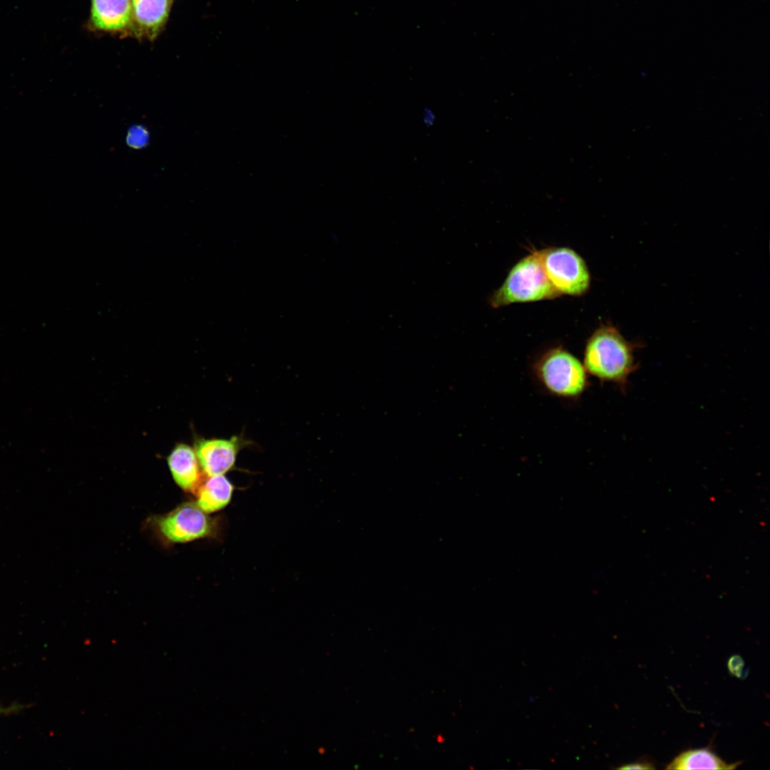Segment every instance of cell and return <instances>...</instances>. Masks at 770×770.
Returning <instances> with one entry per match:
<instances>
[{
    "instance_id": "obj_1",
    "label": "cell",
    "mask_w": 770,
    "mask_h": 770,
    "mask_svg": "<svg viewBox=\"0 0 770 770\" xmlns=\"http://www.w3.org/2000/svg\"><path fill=\"white\" fill-rule=\"evenodd\" d=\"M582 363L588 375L622 388L638 367L633 344L612 325L601 326L589 337Z\"/></svg>"
},
{
    "instance_id": "obj_2",
    "label": "cell",
    "mask_w": 770,
    "mask_h": 770,
    "mask_svg": "<svg viewBox=\"0 0 770 770\" xmlns=\"http://www.w3.org/2000/svg\"><path fill=\"white\" fill-rule=\"evenodd\" d=\"M532 371L548 394L560 399H576L588 388L589 375L582 361L560 346L551 348L537 357Z\"/></svg>"
},
{
    "instance_id": "obj_3",
    "label": "cell",
    "mask_w": 770,
    "mask_h": 770,
    "mask_svg": "<svg viewBox=\"0 0 770 770\" xmlns=\"http://www.w3.org/2000/svg\"><path fill=\"white\" fill-rule=\"evenodd\" d=\"M560 295L548 279L534 252L513 266L489 302L493 307L498 308L512 303L553 299Z\"/></svg>"
},
{
    "instance_id": "obj_4",
    "label": "cell",
    "mask_w": 770,
    "mask_h": 770,
    "mask_svg": "<svg viewBox=\"0 0 770 770\" xmlns=\"http://www.w3.org/2000/svg\"><path fill=\"white\" fill-rule=\"evenodd\" d=\"M551 284L561 295L580 296L590 287V276L583 259L568 247H550L536 251Z\"/></svg>"
},
{
    "instance_id": "obj_5",
    "label": "cell",
    "mask_w": 770,
    "mask_h": 770,
    "mask_svg": "<svg viewBox=\"0 0 770 770\" xmlns=\"http://www.w3.org/2000/svg\"><path fill=\"white\" fill-rule=\"evenodd\" d=\"M158 535L170 543H186L205 538L212 532V523L197 503H187L171 512L155 517Z\"/></svg>"
},
{
    "instance_id": "obj_6",
    "label": "cell",
    "mask_w": 770,
    "mask_h": 770,
    "mask_svg": "<svg viewBox=\"0 0 770 770\" xmlns=\"http://www.w3.org/2000/svg\"><path fill=\"white\" fill-rule=\"evenodd\" d=\"M244 444L237 436L230 439H200L195 444V452L200 467L208 476L224 475L235 466Z\"/></svg>"
},
{
    "instance_id": "obj_7",
    "label": "cell",
    "mask_w": 770,
    "mask_h": 770,
    "mask_svg": "<svg viewBox=\"0 0 770 770\" xmlns=\"http://www.w3.org/2000/svg\"><path fill=\"white\" fill-rule=\"evenodd\" d=\"M91 21L101 31H120L133 25L130 0H91Z\"/></svg>"
},
{
    "instance_id": "obj_8",
    "label": "cell",
    "mask_w": 770,
    "mask_h": 770,
    "mask_svg": "<svg viewBox=\"0 0 770 770\" xmlns=\"http://www.w3.org/2000/svg\"><path fill=\"white\" fill-rule=\"evenodd\" d=\"M172 476L182 489L195 491L200 480V464L195 452L189 446L177 445L168 458Z\"/></svg>"
},
{
    "instance_id": "obj_9",
    "label": "cell",
    "mask_w": 770,
    "mask_h": 770,
    "mask_svg": "<svg viewBox=\"0 0 770 770\" xmlns=\"http://www.w3.org/2000/svg\"><path fill=\"white\" fill-rule=\"evenodd\" d=\"M133 24L147 36L154 38L165 23L170 0H130Z\"/></svg>"
},
{
    "instance_id": "obj_10",
    "label": "cell",
    "mask_w": 770,
    "mask_h": 770,
    "mask_svg": "<svg viewBox=\"0 0 770 770\" xmlns=\"http://www.w3.org/2000/svg\"><path fill=\"white\" fill-rule=\"evenodd\" d=\"M198 488L196 503L206 513L225 507L233 493L232 484L224 475L208 476Z\"/></svg>"
},
{
    "instance_id": "obj_11",
    "label": "cell",
    "mask_w": 770,
    "mask_h": 770,
    "mask_svg": "<svg viewBox=\"0 0 770 770\" xmlns=\"http://www.w3.org/2000/svg\"><path fill=\"white\" fill-rule=\"evenodd\" d=\"M740 762L728 764L709 749L686 750L672 759L667 769H734Z\"/></svg>"
},
{
    "instance_id": "obj_12",
    "label": "cell",
    "mask_w": 770,
    "mask_h": 770,
    "mask_svg": "<svg viewBox=\"0 0 770 770\" xmlns=\"http://www.w3.org/2000/svg\"><path fill=\"white\" fill-rule=\"evenodd\" d=\"M148 140V131L140 125L130 128L128 133L126 141L128 144L134 148L144 147Z\"/></svg>"
},
{
    "instance_id": "obj_13",
    "label": "cell",
    "mask_w": 770,
    "mask_h": 770,
    "mask_svg": "<svg viewBox=\"0 0 770 770\" xmlns=\"http://www.w3.org/2000/svg\"><path fill=\"white\" fill-rule=\"evenodd\" d=\"M744 665L742 659L738 655L732 656L728 662L729 672L738 677H741Z\"/></svg>"
},
{
    "instance_id": "obj_14",
    "label": "cell",
    "mask_w": 770,
    "mask_h": 770,
    "mask_svg": "<svg viewBox=\"0 0 770 770\" xmlns=\"http://www.w3.org/2000/svg\"><path fill=\"white\" fill-rule=\"evenodd\" d=\"M619 769H654L653 764L647 759L637 760L635 762L624 764Z\"/></svg>"
},
{
    "instance_id": "obj_15",
    "label": "cell",
    "mask_w": 770,
    "mask_h": 770,
    "mask_svg": "<svg viewBox=\"0 0 770 770\" xmlns=\"http://www.w3.org/2000/svg\"><path fill=\"white\" fill-rule=\"evenodd\" d=\"M436 120V114L428 107H425L423 110V122L427 126H432Z\"/></svg>"
},
{
    "instance_id": "obj_16",
    "label": "cell",
    "mask_w": 770,
    "mask_h": 770,
    "mask_svg": "<svg viewBox=\"0 0 770 770\" xmlns=\"http://www.w3.org/2000/svg\"><path fill=\"white\" fill-rule=\"evenodd\" d=\"M21 707H22V706L17 705V704L12 705V706L8 707H4L0 706V716L3 715V714H7L13 713V712H16L20 709H21Z\"/></svg>"
},
{
    "instance_id": "obj_17",
    "label": "cell",
    "mask_w": 770,
    "mask_h": 770,
    "mask_svg": "<svg viewBox=\"0 0 770 770\" xmlns=\"http://www.w3.org/2000/svg\"><path fill=\"white\" fill-rule=\"evenodd\" d=\"M437 740L438 742H442L443 741V738L441 735H438Z\"/></svg>"
}]
</instances>
